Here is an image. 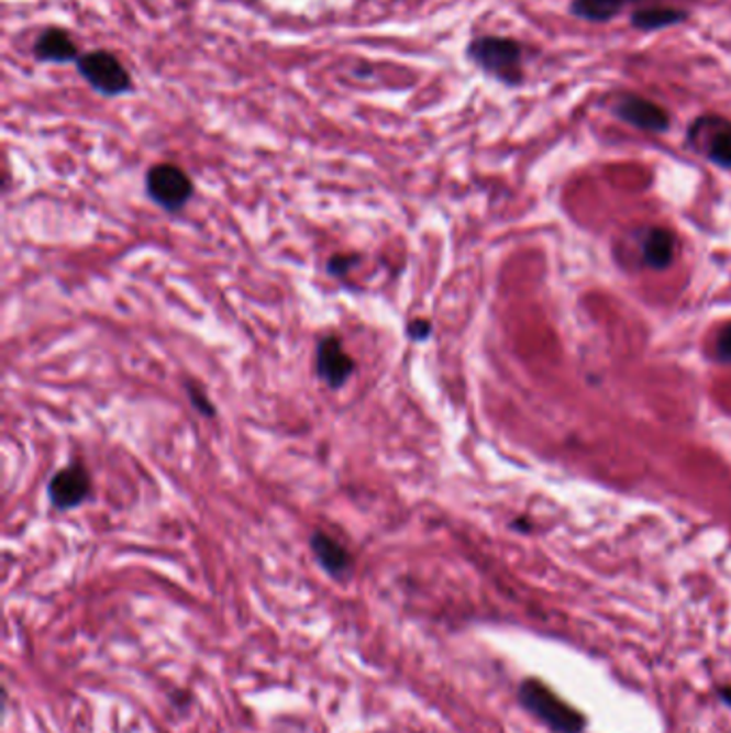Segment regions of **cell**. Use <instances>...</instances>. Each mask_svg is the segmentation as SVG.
Wrapping results in <instances>:
<instances>
[{"label": "cell", "instance_id": "17", "mask_svg": "<svg viewBox=\"0 0 731 733\" xmlns=\"http://www.w3.org/2000/svg\"><path fill=\"white\" fill-rule=\"evenodd\" d=\"M431 335V324L428 320H414L410 326H408V337L414 340V342H423L428 340Z\"/></svg>", "mask_w": 731, "mask_h": 733}, {"label": "cell", "instance_id": "16", "mask_svg": "<svg viewBox=\"0 0 731 733\" xmlns=\"http://www.w3.org/2000/svg\"><path fill=\"white\" fill-rule=\"evenodd\" d=\"M187 390H189V397H191V401H193V406L202 412V414H207V417H213L215 414V410H213V406H211V401H209V397L202 392V390L196 389V387H187Z\"/></svg>", "mask_w": 731, "mask_h": 733}, {"label": "cell", "instance_id": "9", "mask_svg": "<svg viewBox=\"0 0 731 733\" xmlns=\"http://www.w3.org/2000/svg\"><path fill=\"white\" fill-rule=\"evenodd\" d=\"M311 552H313L315 560L320 562V566L331 577L342 579V577L352 573L354 560H352L350 552L345 549L340 541H335L331 534H326V532H313L311 534Z\"/></svg>", "mask_w": 731, "mask_h": 733}, {"label": "cell", "instance_id": "12", "mask_svg": "<svg viewBox=\"0 0 731 733\" xmlns=\"http://www.w3.org/2000/svg\"><path fill=\"white\" fill-rule=\"evenodd\" d=\"M687 11L683 9H674V7H645V9H638L631 15V24L640 31H658V29H667L674 24H680L687 20Z\"/></svg>", "mask_w": 731, "mask_h": 733}, {"label": "cell", "instance_id": "14", "mask_svg": "<svg viewBox=\"0 0 731 733\" xmlns=\"http://www.w3.org/2000/svg\"><path fill=\"white\" fill-rule=\"evenodd\" d=\"M356 262H358V256L337 254V256H333V258L329 259L326 268H329V273H331L333 277H344V275H347L350 268L356 266Z\"/></svg>", "mask_w": 731, "mask_h": 733}, {"label": "cell", "instance_id": "15", "mask_svg": "<svg viewBox=\"0 0 731 733\" xmlns=\"http://www.w3.org/2000/svg\"><path fill=\"white\" fill-rule=\"evenodd\" d=\"M717 354L721 360L726 363H731V322L726 324L721 331H719V337H717Z\"/></svg>", "mask_w": 731, "mask_h": 733}, {"label": "cell", "instance_id": "13", "mask_svg": "<svg viewBox=\"0 0 731 733\" xmlns=\"http://www.w3.org/2000/svg\"><path fill=\"white\" fill-rule=\"evenodd\" d=\"M633 2H640V0H573L571 13L588 22H609L627 4H633Z\"/></svg>", "mask_w": 731, "mask_h": 733}, {"label": "cell", "instance_id": "4", "mask_svg": "<svg viewBox=\"0 0 731 733\" xmlns=\"http://www.w3.org/2000/svg\"><path fill=\"white\" fill-rule=\"evenodd\" d=\"M521 699L534 714H539L554 730L562 733H577L582 730V719L575 714V710L562 703L558 697L552 695L543 685L536 682L523 685Z\"/></svg>", "mask_w": 731, "mask_h": 733}, {"label": "cell", "instance_id": "5", "mask_svg": "<svg viewBox=\"0 0 731 733\" xmlns=\"http://www.w3.org/2000/svg\"><path fill=\"white\" fill-rule=\"evenodd\" d=\"M688 140L697 142L710 162L731 170V123L721 116H701L690 125Z\"/></svg>", "mask_w": 731, "mask_h": 733}, {"label": "cell", "instance_id": "10", "mask_svg": "<svg viewBox=\"0 0 731 733\" xmlns=\"http://www.w3.org/2000/svg\"><path fill=\"white\" fill-rule=\"evenodd\" d=\"M676 256V238L665 227H650L642 243V258L645 266L661 270L667 268Z\"/></svg>", "mask_w": 731, "mask_h": 733}, {"label": "cell", "instance_id": "8", "mask_svg": "<svg viewBox=\"0 0 731 733\" xmlns=\"http://www.w3.org/2000/svg\"><path fill=\"white\" fill-rule=\"evenodd\" d=\"M318 376L331 387L342 389L354 374V358L345 352L344 344L337 337H324L315 354Z\"/></svg>", "mask_w": 731, "mask_h": 733}, {"label": "cell", "instance_id": "3", "mask_svg": "<svg viewBox=\"0 0 731 733\" xmlns=\"http://www.w3.org/2000/svg\"><path fill=\"white\" fill-rule=\"evenodd\" d=\"M146 191L151 200L157 202L162 209L178 211L189 202L193 193V182L178 166L159 164L146 174Z\"/></svg>", "mask_w": 731, "mask_h": 733}, {"label": "cell", "instance_id": "2", "mask_svg": "<svg viewBox=\"0 0 731 733\" xmlns=\"http://www.w3.org/2000/svg\"><path fill=\"white\" fill-rule=\"evenodd\" d=\"M78 71L101 95L117 97L131 88L128 69L110 52H90L78 60Z\"/></svg>", "mask_w": 731, "mask_h": 733}, {"label": "cell", "instance_id": "7", "mask_svg": "<svg viewBox=\"0 0 731 733\" xmlns=\"http://www.w3.org/2000/svg\"><path fill=\"white\" fill-rule=\"evenodd\" d=\"M92 482L87 468L80 464L67 466L49 480V500L58 511H69L80 507L90 496Z\"/></svg>", "mask_w": 731, "mask_h": 733}, {"label": "cell", "instance_id": "1", "mask_svg": "<svg viewBox=\"0 0 731 733\" xmlns=\"http://www.w3.org/2000/svg\"><path fill=\"white\" fill-rule=\"evenodd\" d=\"M468 56L483 71L516 87L523 80L521 56L523 49L509 37H478L468 45Z\"/></svg>", "mask_w": 731, "mask_h": 733}, {"label": "cell", "instance_id": "11", "mask_svg": "<svg viewBox=\"0 0 731 733\" xmlns=\"http://www.w3.org/2000/svg\"><path fill=\"white\" fill-rule=\"evenodd\" d=\"M78 54L74 40L60 29H47L35 42V56L49 63H69Z\"/></svg>", "mask_w": 731, "mask_h": 733}, {"label": "cell", "instance_id": "6", "mask_svg": "<svg viewBox=\"0 0 731 733\" xmlns=\"http://www.w3.org/2000/svg\"><path fill=\"white\" fill-rule=\"evenodd\" d=\"M613 114L638 127V130L650 131V133H663L669 130V114L663 105L640 97V95H622L613 103Z\"/></svg>", "mask_w": 731, "mask_h": 733}]
</instances>
